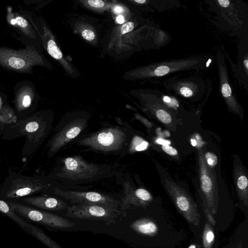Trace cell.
<instances>
[{
  "mask_svg": "<svg viewBox=\"0 0 248 248\" xmlns=\"http://www.w3.org/2000/svg\"><path fill=\"white\" fill-rule=\"evenodd\" d=\"M85 122L82 120H75L65 126L52 138L47 144V155L51 157L83 130Z\"/></svg>",
  "mask_w": 248,
  "mask_h": 248,
  "instance_id": "obj_12",
  "label": "cell"
},
{
  "mask_svg": "<svg viewBox=\"0 0 248 248\" xmlns=\"http://www.w3.org/2000/svg\"><path fill=\"white\" fill-rule=\"evenodd\" d=\"M235 248H243V244H242V243H240Z\"/></svg>",
  "mask_w": 248,
  "mask_h": 248,
  "instance_id": "obj_37",
  "label": "cell"
},
{
  "mask_svg": "<svg viewBox=\"0 0 248 248\" xmlns=\"http://www.w3.org/2000/svg\"><path fill=\"white\" fill-rule=\"evenodd\" d=\"M81 36L85 40L91 41L94 39L95 35L92 30L86 29L82 31Z\"/></svg>",
  "mask_w": 248,
  "mask_h": 248,
  "instance_id": "obj_24",
  "label": "cell"
},
{
  "mask_svg": "<svg viewBox=\"0 0 248 248\" xmlns=\"http://www.w3.org/2000/svg\"><path fill=\"white\" fill-rule=\"evenodd\" d=\"M30 235L36 238L48 248H62L48 236L42 229L36 225H32Z\"/></svg>",
  "mask_w": 248,
  "mask_h": 248,
  "instance_id": "obj_18",
  "label": "cell"
},
{
  "mask_svg": "<svg viewBox=\"0 0 248 248\" xmlns=\"http://www.w3.org/2000/svg\"><path fill=\"white\" fill-rule=\"evenodd\" d=\"M191 144L193 146H195L197 145L196 141L194 139H191Z\"/></svg>",
  "mask_w": 248,
  "mask_h": 248,
  "instance_id": "obj_36",
  "label": "cell"
},
{
  "mask_svg": "<svg viewBox=\"0 0 248 248\" xmlns=\"http://www.w3.org/2000/svg\"><path fill=\"white\" fill-rule=\"evenodd\" d=\"M162 149L167 154L171 155H175L177 154V150L169 145H162Z\"/></svg>",
  "mask_w": 248,
  "mask_h": 248,
  "instance_id": "obj_27",
  "label": "cell"
},
{
  "mask_svg": "<svg viewBox=\"0 0 248 248\" xmlns=\"http://www.w3.org/2000/svg\"><path fill=\"white\" fill-rule=\"evenodd\" d=\"M148 96L151 97L150 95L147 94ZM154 99L152 97H151ZM157 107H158L155 111V115L157 118L162 123L164 124H169L171 122V117L170 114L165 109L159 107L158 103L155 100L154 101Z\"/></svg>",
  "mask_w": 248,
  "mask_h": 248,
  "instance_id": "obj_23",
  "label": "cell"
},
{
  "mask_svg": "<svg viewBox=\"0 0 248 248\" xmlns=\"http://www.w3.org/2000/svg\"><path fill=\"white\" fill-rule=\"evenodd\" d=\"M214 155H211L210 154H207L206 155L207 157V161L209 165H213L214 162V159H212L213 156Z\"/></svg>",
  "mask_w": 248,
  "mask_h": 248,
  "instance_id": "obj_30",
  "label": "cell"
},
{
  "mask_svg": "<svg viewBox=\"0 0 248 248\" xmlns=\"http://www.w3.org/2000/svg\"><path fill=\"white\" fill-rule=\"evenodd\" d=\"M126 213L98 204H78L68 206L65 216L81 219L101 221L107 225L115 224L119 217H125Z\"/></svg>",
  "mask_w": 248,
  "mask_h": 248,
  "instance_id": "obj_5",
  "label": "cell"
},
{
  "mask_svg": "<svg viewBox=\"0 0 248 248\" xmlns=\"http://www.w3.org/2000/svg\"><path fill=\"white\" fill-rule=\"evenodd\" d=\"M163 86L168 91L187 98L198 96L205 91V83L199 77H173L165 80Z\"/></svg>",
  "mask_w": 248,
  "mask_h": 248,
  "instance_id": "obj_10",
  "label": "cell"
},
{
  "mask_svg": "<svg viewBox=\"0 0 248 248\" xmlns=\"http://www.w3.org/2000/svg\"><path fill=\"white\" fill-rule=\"evenodd\" d=\"M50 186L51 184L45 177L10 171L0 188V199L16 202L25 197L45 192Z\"/></svg>",
  "mask_w": 248,
  "mask_h": 248,
  "instance_id": "obj_2",
  "label": "cell"
},
{
  "mask_svg": "<svg viewBox=\"0 0 248 248\" xmlns=\"http://www.w3.org/2000/svg\"><path fill=\"white\" fill-rule=\"evenodd\" d=\"M135 25L133 22H128L122 25L121 28V33L123 34L131 31L134 28Z\"/></svg>",
  "mask_w": 248,
  "mask_h": 248,
  "instance_id": "obj_25",
  "label": "cell"
},
{
  "mask_svg": "<svg viewBox=\"0 0 248 248\" xmlns=\"http://www.w3.org/2000/svg\"><path fill=\"white\" fill-rule=\"evenodd\" d=\"M16 24L22 28H26L28 26L27 21L23 18L20 16H17L15 18Z\"/></svg>",
  "mask_w": 248,
  "mask_h": 248,
  "instance_id": "obj_28",
  "label": "cell"
},
{
  "mask_svg": "<svg viewBox=\"0 0 248 248\" xmlns=\"http://www.w3.org/2000/svg\"><path fill=\"white\" fill-rule=\"evenodd\" d=\"M12 56L10 55L8 56V58H5L4 61L5 64L11 68L16 70H23L27 66L31 65V63H29L30 61L27 60L28 57L26 55H22L21 54L19 55L16 54V56H15L14 54Z\"/></svg>",
  "mask_w": 248,
  "mask_h": 248,
  "instance_id": "obj_19",
  "label": "cell"
},
{
  "mask_svg": "<svg viewBox=\"0 0 248 248\" xmlns=\"http://www.w3.org/2000/svg\"><path fill=\"white\" fill-rule=\"evenodd\" d=\"M248 178L245 175H240L237 179V185L240 199L246 206L248 205Z\"/></svg>",
  "mask_w": 248,
  "mask_h": 248,
  "instance_id": "obj_21",
  "label": "cell"
},
{
  "mask_svg": "<svg viewBox=\"0 0 248 248\" xmlns=\"http://www.w3.org/2000/svg\"><path fill=\"white\" fill-rule=\"evenodd\" d=\"M201 188L202 191L203 209L208 221L215 225V215L217 211L218 196L210 171L205 165L202 152L200 153Z\"/></svg>",
  "mask_w": 248,
  "mask_h": 248,
  "instance_id": "obj_6",
  "label": "cell"
},
{
  "mask_svg": "<svg viewBox=\"0 0 248 248\" xmlns=\"http://www.w3.org/2000/svg\"><path fill=\"white\" fill-rule=\"evenodd\" d=\"M53 192L55 195L63 197L73 203L98 204L115 209H119L121 206V203L118 201L96 192L63 191L58 188H54Z\"/></svg>",
  "mask_w": 248,
  "mask_h": 248,
  "instance_id": "obj_8",
  "label": "cell"
},
{
  "mask_svg": "<svg viewBox=\"0 0 248 248\" xmlns=\"http://www.w3.org/2000/svg\"><path fill=\"white\" fill-rule=\"evenodd\" d=\"M203 248H212L215 240V233L212 225L207 222L205 223L202 235Z\"/></svg>",
  "mask_w": 248,
  "mask_h": 248,
  "instance_id": "obj_20",
  "label": "cell"
},
{
  "mask_svg": "<svg viewBox=\"0 0 248 248\" xmlns=\"http://www.w3.org/2000/svg\"><path fill=\"white\" fill-rule=\"evenodd\" d=\"M87 3L91 7L97 8H103L105 5V2L101 0H89Z\"/></svg>",
  "mask_w": 248,
  "mask_h": 248,
  "instance_id": "obj_26",
  "label": "cell"
},
{
  "mask_svg": "<svg viewBox=\"0 0 248 248\" xmlns=\"http://www.w3.org/2000/svg\"><path fill=\"white\" fill-rule=\"evenodd\" d=\"M187 248H199L198 246L195 244H191Z\"/></svg>",
  "mask_w": 248,
  "mask_h": 248,
  "instance_id": "obj_35",
  "label": "cell"
},
{
  "mask_svg": "<svg viewBox=\"0 0 248 248\" xmlns=\"http://www.w3.org/2000/svg\"><path fill=\"white\" fill-rule=\"evenodd\" d=\"M125 139L126 134L122 129L111 127L93 134L80 140L78 143L94 150L108 152L120 149Z\"/></svg>",
  "mask_w": 248,
  "mask_h": 248,
  "instance_id": "obj_7",
  "label": "cell"
},
{
  "mask_svg": "<svg viewBox=\"0 0 248 248\" xmlns=\"http://www.w3.org/2000/svg\"><path fill=\"white\" fill-rule=\"evenodd\" d=\"M51 120L47 114L37 112L3 126L2 139L12 140L22 137L26 140L22 155L29 157L34 154L46 137Z\"/></svg>",
  "mask_w": 248,
  "mask_h": 248,
  "instance_id": "obj_1",
  "label": "cell"
},
{
  "mask_svg": "<svg viewBox=\"0 0 248 248\" xmlns=\"http://www.w3.org/2000/svg\"><path fill=\"white\" fill-rule=\"evenodd\" d=\"M238 67L235 73L239 74L238 77L241 83L245 85L246 89H248V45L241 42L239 46Z\"/></svg>",
  "mask_w": 248,
  "mask_h": 248,
  "instance_id": "obj_16",
  "label": "cell"
},
{
  "mask_svg": "<svg viewBox=\"0 0 248 248\" xmlns=\"http://www.w3.org/2000/svg\"><path fill=\"white\" fill-rule=\"evenodd\" d=\"M168 190L178 211L186 220L193 225H199L200 214L190 197L176 186H170L168 188Z\"/></svg>",
  "mask_w": 248,
  "mask_h": 248,
  "instance_id": "obj_11",
  "label": "cell"
},
{
  "mask_svg": "<svg viewBox=\"0 0 248 248\" xmlns=\"http://www.w3.org/2000/svg\"><path fill=\"white\" fill-rule=\"evenodd\" d=\"M116 21L117 22L119 23V24H122L124 22V17L121 16V15H120V16H118L117 18H116Z\"/></svg>",
  "mask_w": 248,
  "mask_h": 248,
  "instance_id": "obj_32",
  "label": "cell"
},
{
  "mask_svg": "<svg viewBox=\"0 0 248 248\" xmlns=\"http://www.w3.org/2000/svg\"><path fill=\"white\" fill-rule=\"evenodd\" d=\"M11 23H12V24H13V25L16 24L15 19H13L11 20Z\"/></svg>",
  "mask_w": 248,
  "mask_h": 248,
  "instance_id": "obj_38",
  "label": "cell"
},
{
  "mask_svg": "<svg viewBox=\"0 0 248 248\" xmlns=\"http://www.w3.org/2000/svg\"><path fill=\"white\" fill-rule=\"evenodd\" d=\"M129 226L136 232L148 236H154L158 232L157 224L150 218H139L132 222Z\"/></svg>",
  "mask_w": 248,
  "mask_h": 248,
  "instance_id": "obj_15",
  "label": "cell"
},
{
  "mask_svg": "<svg viewBox=\"0 0 248 248\" xmlns=\"http://www.w3.org/2000/svg\"><path fill=\"white\" fill-rule=\"evenodd\" d=\"M7 202L16 213L26 220L53 228L67 229L75 225L74 222L61 216L25 204Z\"/></svg>",
  "mask_w": 248,
  "mask_h": 248,
  "instance_id": "obj_4",
  "label": "cell"
},
{
  "mask_svg": "<svg viewBox=\"0 0 248 248\" xmlns=\"http://www.w3.org/2000/svg\"><path fill=\"white\" fill-rule=\"evenodd\" d=\"M148 146V143L143 141L140 144L136 147L135 150L136 151H142L145 150Z\"/></svg>",
  "mask_w": 248,
  "mask_h": 248,
  "instance_id": "obj_29",
  "label": "cell"
},
{
  "mask_svg": "<svg viewBox=\"0 0 248 248\" xmlns=\"http://www.w3.org/2000/svg\"><path fill=\"white\" fill-rule=\"evenodd\" d=\"M0 213L9 218L27 233L30 234L32 224L16 214L7 202L2 199H0Z\"/></svg>",
  "mask_w": 248,
  "mask_h": 248,
  "instance_id": "obj_17",
  "label": "cell"
},
{
  "mask_svg": "<svg viewBox=\"0 0 248 248\" xmlns=\"http://www.w3.org/2000/svg\"><path fill=\"white\" fill-rule=\"evenodd\" d=\"M134 2L139 3V4H144L147 2L146 0H133Z\"/></svg>",
  "mask_w": 248,
  "mask_h": 248,
  "instance_id": "obj_34",
  "label": "cell"
},
{
  "mask_svg": "<svg viewBox=\"0 0 248 248\" xmlns=\"http://www.w3.org/2000/svg\"><path fill=\"white\" fill-rule=\"evenodd\" d=\"M156 142L160 144H162V145H169L170 143V141L161 139H158L156 140Z\"/></svg>",
  "mask_w": 248,
  "mask_h": 248,
  "instance_id": "obj_31",
  "label": "cell"
},
{
  "mask_svg": "<svg viewBox=\"0 0 248 248\" xmlns=\"http://www.w3.org/2000/svg\"><path fill=\"white\" fill-rule=\"evenodd\" d=\"M98 170L97 165L76 156L65 158L63 167L55 176L72 180H82L95 176Z\"/></svg>",
  "mask_w": 248,
  "mask_h": 248,
  "instance_id": "obj_9",
  "label": "cell"
},
{
  "mask_svg": "<svg viewBox=\"0 0 248 248\" xmlns=\"http://www.w3.org/2000/svg\"><path fill=\"white\" fill-rule=\"evenodd\" d=\"M16 202L46 211H60L68 207L62 200L45 195L25 197Z\"/></svg>",
  "mask_w": 248,
  "mask_h": 248,
  "instance_id": "obj_14",
  "label": "cell"
},
{
  "mask_svg": "<svg viewBox=\"0 0 248 248\" xmlns=\"http://www.w3.org/2000/svg\"><path fill=\"white\" fill-rule=\"evenodd\" d=\"M114 11L116 13H120L123 11V9L120 6H116L114 8Z\"/></svg>",
  "mask_w": 248,
  "mask_h": 248,
  "instance_id": "obj_33",
  "label": "cell"
},
{
  "mask_svg": "<svg viewBox=\"0 0 248 248\" xmlns=\"http://www.w3.org/2000/svg\"><path fill=\"white\" fill-rule=\"evenodd\" d=\"M210 59L202 57H191L153 63L140 68L136 77L140 78H159L183 71L201 70L210 64Z\"/></svg>",
  "mask_w": 248,
  "mask_h": 248,
  "instance_id": "obj_3",
  "label": "cell"
},
{
  "mask_svg": "<svg viewBox=\"0 0 248 248\" xmlns=\"http://www.w3.org/2000/svg\"><path fill=\"white\" fill-rule=\"evenodd\" d=\"M46 50L54 59L60 61L63 59L62 53L53 39L50 38L47 41Z\"/></svg>",
  "mask_w": 248,
  "mask_h": 248,
  "instance_id": "obj_22",
  "label": "cell"
},
{
  "mask_svg": "<svg viewBox=\"0 0 248 248\" xmlns=\"http://www.w3.org/2000/svg\"><path fill=\"white\" fill-rule=\"evenodd\" d=\"M216 59L221 94L229 108L235 112H239L240 107L233 94L223 53L218 51L217 53Z\"/></svg>",
  "mask_w": 248,
  "mask_h": 248,
  "instance_id": "obj_13",
  "label": "cell"
}]
</instances>
